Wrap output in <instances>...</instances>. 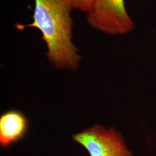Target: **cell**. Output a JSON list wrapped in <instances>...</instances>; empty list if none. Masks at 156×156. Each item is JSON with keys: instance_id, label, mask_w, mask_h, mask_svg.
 <instances>
[{"instance_id": "6da1fadb", "label": "cell", "mask_w": 156, "mask_h": 156, "mask_svg": "<svg viewBox=\"0 0 156 156\" xmlns=\"http://www.w3.org/2000/svg\"><path fill=\"white\" fill-rule=\"evenodd\" d=\"M33 22L24 25L16 24L17 30L37 28L47 46L46 55L57 69L75 71L82 57L73 44L74 23L72 12L75 9L71 0H34Z\"/></svg>"}, {"instance_id": "7a4b0ae2", "label": "cell", "mask_w": 156, "mask_h": 156, "mask_svg": "<svg viewBox=\"0 0 156 156\" xmlns=\"http://www.w3.org/2000/svg\"><path fill=\"white\" fill-rule=\"evenodd\" d=\"M86 15L91 28L108 35H125L134 30V23L124 0H94Z\"/></svg>"}, {"instance_id": "3957f363", "label": "cell", "mask_w": 156, "mask_h": 156, "mask_svg": "<svg viewBox=\"0 0 156 156\" xmlns=\"http://www.w3.org/2000/svg\"><path fill=\"white\" fill-rule=\"evenodd\" d=\"M73 140L82 145L90 156H134L123 136L113 128L95 125L72 135Z\"/></svg>"}, {"instance_id": "277c9868", "label": "cell", "mask_w": 156, "mask_h": 156, "mask_svg": "<svg viewBox=\"0 0 156 156\" xmlns=\"http://www.w3.org/2000/svg\"><path fill=\"white\" fill-rule=\"evenodd\" d=\"M28 128V119L22 112H6L0 117V145L7 147L16 143L24 137Z\"/></svg>"}, {"instance_id": "5b68a950", "label": "cell", "mask_w": 156, "mask_h": 156, "mask_svg": "<svg viewBox=\"0 0 156 156\" xmlns=\"http://www.w3.org/2000/svg\"><path fill=\"white\" fill-rule=\"evenodd\" d=\"M75 9L87 13L91 8L94 0H71Z\"/></svg>"}]
</instances>
